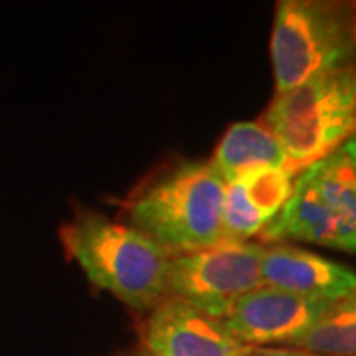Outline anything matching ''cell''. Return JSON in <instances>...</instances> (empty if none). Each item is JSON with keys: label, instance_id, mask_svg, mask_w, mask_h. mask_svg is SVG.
Masks as SVG:
<instances>
[{"label": "cell", "instance_id": "cell-8", "mask_svg": "<svg viewBox=\"0 0 356 356\" xmlns=\"http://www.w3.org/2000/svg\"><path fill=\"white\" fill-rule=\"evenodd\" d=\"M143 343L151 356H243L245 346L222 321L175 297H165L145 321Z\"/></svg>", "mask_w": 356, "mask_h": 356}, {"label": "cell", "instance_id": "cell-13", "mask_svg": "<svg viewBox=\"0 0 356 356\" xmlns=\"http://www.w3.org/2000/svg\"><path fill=\"white\" fill-rule=\"evenodd\" d=\"M243 356H323L315 353H307V350H297V348H259L255 346L248 355Z\"/></svg>", "mask_w": 356, "mask_h": 356}, {"label": "cell", "instance_id": "cell-2", "mask_svg": "<svg viewBox=\"0 0 356 356\" xmlns=\"http://www.w3.org/2000/svg\"><path fill=\"white\" fill-rule=\"evenodd\" d=\"M226 182L210 163H184L147 184L129 202V226L170 255L192 254L224 242Z\"/></svg>", "mask_w": 356, "mask_h": 356}, {"label": "cell", "instance_id": "cell-4", "mask_svg": "<svg viewBox=\"0 0 356 356\" xmlns=\"http://www.w3.org/2000/svg\"><path fill=\"white\" fill-rule=\"evenodd\" d=\"M261 123L277 137L295 170L327 156L356 135V64L277 93Z\"/></svg>", "mask_w": 356, "mask_h": 356}, {"label": "cell", "instance_id": "cell-6", "mask_svg": "<svg viewBox=\"0 0 356 356\" xmlns=\"http://www.w3.org/2000/svg\"><path fill=\"white\" fill-rule=\"evenodd\" d=\"M261 255L264 245L248 242H220L172 255L166 269V297L222 321L240 297L264 285Z\"/></svg>", "mask_w": 356, "mask_h": 356}, {"label": "cell", "instance_id": "cell-9", "mask_svg": "<svg viewBox=\"0 0 356 356\" xmlns=\"http://www.w3.org/2000/svg\"><path fill=\"white\" fill-rule=\"evenodd\" d=\"M293 168H261L226 182L222 206L224 242H248L277 218L297 178Z\"/></svg>", "mask_w": 356, "mask_h": 356}, {"label": "cell", "instance_id": "cell-1", "mask_svg": "<svg viewBox=\"0 0 356 356\" xmlns=\"http://www.w3.org/2000/svg\"><path fill=\"white\" fill-rule=\"evenodd\" d=\"M62 242L88 280L125 305L153 309L166 297L172 255L129 224L81 214L62 228Z\"/></svg>", "mask_w": 356, "mask_h": 356}, {"label": "cell", "instance_id": "cell-12", "mask_svg": "<svg viewBox=\"0 0 356 356\" xmlns=\"http://www.w3.org/2000/svg\"><path fill=\"white\" fill-rule=\"evenodd\" d=\"M287 346L323 356H356V293L331 303L309 331Z\"/></svg>", "mask_w": 356, "mask_h": 356}, {"label": "cell", "instance_id": "cell-10", "mask_svg": "<svg viewBox=\"0 0 356 356\" xmlns=\"http://www.w3.org/2000/svg\"><path fill=\"white\" fill-rule=\"evenodd\" d=\"M267 287L323 301H341L356 293V271L295 245H269L261 255Z\"/></svg>", "mask_w": 356, "mask_h": 356}, {"label": "cell", "instance_id": "cell-3", "mask_svg": "<svg viewBox=\"0 0 356 356\" xmlns=\"http://www.w3.org/2000/svg\"><path fill=\"white\" fill-rule=\"evenodd\" d=\"M261 238L356 254V135L297 175L289 200Z\"/></svg>", "mask_w": 356, "mask_h": 356}, {"label": "cell", "instance_id": "cell-11", "mask_svg": "<svg viewBox=\"0 0 356 356\" xmlns=\"http://www.w3.org/2000/svg\"><path fill=\"white\" fill-rule=\"evenodd\" d=\"M210 165L224 182L261 168H291L277 137L259 121L232 125L216 147Z\"/></svg>", "mask_w": 356, "mask_h": 356}, {"label": "cell", "instance_id": "cell-5", "mask_svg": "<svg viewBox=\"0 0 356 356\" xmlns=\"http://www.w3.org/2000/svg\"><path fill=\"white\" fill-rule=\"evenodd\" d=\"M271 64L277 93L356 64V4L281 0L271 32Z\"/></svg>", "mask_w": 356, "mask_h": 356}, {"label": "cell", "instance_id": "cell-7", "mask_svg": "<svg viewBox=\"0 0 356 356\" xmlns=\"http://www.w3.org/2000/svg\"><path fill=\"white\" fill-rule=\"evenodd\" d=\"M331 303L334 301L311 299L261 285L240 297L222 323L245 346L287 344L309 331L329 311Z\"/></svg>", "mask_w": 356, "mask_h": 356}]
</instances>
